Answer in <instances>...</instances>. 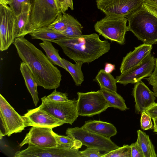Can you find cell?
Instances as JSON below:
<instances>
[{
  "mask_svg": "<svg viewBox=\"0 0 157 157\" xmlns=\"http://www.w3.org/2000/svg\"><path fill=\"white\" fill-rule=\"evenodd\" d=\"M17 54L33 74L38 86L56 89L62 80L60 71L42 52L24 36L15 38L13 43Z\"/></svg>",
  "mask_w": 157,
  "mask_h": 157,
  "instance_id": "6da1fadb",
  "label": "cell"
},
{
  "mask_svg": "<svg viewBox=\"0 0 157 157\" xmlns=\"http://www.w3.org/2000/svg\"><path fill=\"white\" fill-rule=\"evenodd\" d=\"M51 42L60 46L69 58L75 62L83 63L93 62L108 52L110 48L109 42L101 40L96 33L64 37Z\"/></svg>",
  "mask_w": 157,
  "mask_h": 157,
  "instance_id": "7a4b0ae2",
  "label": "cell"
},
{
  "mask_svg": "<svg viewBox=\"0 0 157 157\" xmlns=\"http://www.w3.org/2000/svg\"><path fill=\"white\" fill-rule=\"evenodd\" d=\"M128 31L133 33L143 44H157V17L143 6L126 17Z\"/></svg>",
  "mask_w": 157,
  "mask_h": 157,
  "instance_id": "3957f363",
  "label": "cell"
},
{
  "mask_svg": "<svg viewBox=\"0 0 157 157\" xmlns=\"http://www.w3.org/2000/svg\"><path fill=\"white\" fill-rule=\"evenodd\" d=\"M61 13L56 0H34L29 18L31 33L38 28L48 26Z\"/></svg>",
  "mask_w": 157,
  "mask_h": 157,
  "instance_id": "277c9868",
  "label": "cell"
},
{
  "mask_svg": "<svg viewBox=\"0 0 157 157\" xmlns=\"http://www.w3.org/2000/svg\"><path fill=\"white\" fill-rule=\"evenodd\" d=\"M127 21L125 17L106 15L95 23L94 30L105 39L123 45L125 33L128 31Z\"/></svg>",
  "mask_w": 157,
  "mask_h": 157,
  "instance_id": "5b68a950",
  "label": "cell"
},
{
  "mask_svg": "<svg viewBox=\"0 0 157 157\" xmlns=\"http://www.w3.org/2000/svg\"><path fill=\"white\" fill-rule=\"evenodd\" d=\"M42 103L39 109L50 114L64 123L72 124L79 115L77 108V100L65 101H55L45 96L41 98Z\"/></svg>",
  "mask_w": 157,
  "mask_h": 157,
  "instance_id": "8992f818",
  "label": "cell"
},
{
  "mask_svg": "<svg viewBox=\"0 0 157 157\" xmlns=\"http://www.w3.org/2000/svg\"><path fill=\"white\" fill-rule=\"evenodd\" d=\"M77 108L79 116L91 117L105 111L109 105L100 90L78 92Z\"/></svg>",
  "mask_w": 157,
  "mask_h": 157,
  "instance_id": "52a82bcc",
  "label": "cell"
},
{
  "mask_svg": "<svg viewBox=\"0 0 157 157\" xmlns=\"http://www.w3.org/2000/svg\"><path fill=\"white\" fill-rule=\"evenodd\" d=\"M66 134L79 140L82 145L100 151L108 152L119 147L111 139L86 131L82 127L68 128L66 130Z\"/></svg>",
  "mask_w": 157,
  "mask_h": 157,
  "instance_id": "ba28073f",
  "label": "cell"
},
{
  "mask_svg": "<svg viewBox=\"0 0 157 157\" xmlns=\"http://www.w3.org/2000/svg\"><path fill=\"white\" fill-rule=\"evenodd\" d=\"M146 0H96L98 9L106 15L126 17L142 6Z\"/></svg>",
  "mask_w": 157,
  "mask_h": 157,
  "instance_id": "9c48e42d",
  "label": "cell"
},
{
  "mask_svg": "<svg viewBox=\"0 0 157 157\" xmlns=\"http://www.w3.org/2000/svg\"><path fill=\"white\" fill-rule=\"evenodd\" d=\"M16 16L8 5L0 4V50H7L13 43L14 29Z\"/></svg>",
  "mask_w": 157,
  "mask_h": 157,
  "instance_id": "30bf717a",
  "label": "cell"
},
{
  "mask_svg": "<svg viewBox=\"0 0 157 157\" xmlns=\"http://www.w3.org/2000/svg\"><path fill=\"white\" fill-rule=\"evenodd\" d=\"M155 59L154 56L150 54L140 64L117 76V83L126 85L130 83H136L149 77L155 68Z\"/></svg>",
  "mask_w": 157,
  "mask_h": 157,
  "instance_id": "8fae6325",
  "label": "cell"
},
{
  "mask_svg": "<svg viewBox=\"0 0 157 157\" xmlns=\"http://www.w3.org/2000/svg\"><path fill=\"white\" fill-rule=\"evenodd\" d=\"M15 157H82L78 150L59 147H40L29 145L24 150L16 152Z\"/></svg>",
  "mask_w": 157,
  "mask_h": 157,
  "instance_id": "7c38bea8",
  "label": "cell"
},
{
  "mask_svg": "<svg viewBox=\"0 0 157 157\" xmlns=\"http://www.w3.org/2000/svg\"><path fill=\"white\" fill-rule=\"evenodd\" d=\"M52 128L32 126L20 144L21 147L25 144L40 147H57Z\"/></svg>",
  "mask_w": 157,
  "mask_h": 157,
  "instance_id": "4fadbf2b",
  "label": "cell"
},
{
  "mask_svg": "<svg viewBox=\"0 0 157 157\" xmlns=\"http://www.w3.org/2000/svg\"><path fill=\"white\" fill-rule=\"evenodd\" d=\"M0 114L5 122L8 131L7 136L21 132L25 127V121L9 104L4 98L0 95Z\"/></svg>",
  "mask_w": 157,
  "mask_h": 157,
  "instance_id": "5bb4252c",
  "label": "cell"
},
{
  "mask_svg": "<svg viewBox=\"0 0 157 157\" xmlns=\"http://www.w3.org/2000/svg\"><path fill=\"white\" fill-rule=\"evenodd\" d=\"M22 116L25 121L26 127L36 126L53 128L64 124L38 107L28 110Z\"/></svg>",
  "mask_w": 157,
  "mask_h": 157,
  "instance_id": "9a60e30c",
  "label": "cell"
},
{
  "mask_svg": "<svg viewBox=\"0 0 157 157\" xmlns=\"http://www.w3.org/2000/svg\"><path fill=\"white\" fill-rule=\"evenodd\" d=\"M132 94L135 99L136 113L141 114L155 103V97L153 92L141 80L135 83Z\"/></svg>",
  "mask_w": 157,
  "mask_h": 157,
  "instance_id": "2e32d148",
  "label": "cell"
},
{
  "mask_svg": "<svg viewBox=\"0 0 157 157\" xmlns=\"http://www.w3.org/2000/svg\"><path fill=\"white\" fill-rule=\"evenodd\" d=\"M152 45L145 44L135 47L127 53L122 59L120 70L123 73L140 64L151 53Z\"/></svg>",
  "mask_w": 157,
  "mask_h": 157,
  "instance_id": "e0dca14e",
  "label": "cell"
},
{
  "mask_svg": "<svg viewBox=\"0 0 157 157\" xmlns=\"http://www.w3.org/2000/svg\"><path fill=\"white\" fill-rule=\"evenodd\" d=\"M31 7V5L29 3H24L21 12L16 16L14 29L15 38L24 37L31 33L29 25Z\"/></svg>",
  "mask_w": 157,
  "mask_h": 157,
  "instance_id": "ac0fdd59",
  "label": "cell"
},
{
  "mask_svg": "<svg viewBox=\"0 0 157 157\" xmlns=\"http://www.w3.org/2000/svg\"><path fill=\"white\" fill-rule=\"evenodd\" d=\"M84 129L108 139L116 135V128L112 124L95 120H89L85 122L82 127Z\"/></svg>",
  "mask_w": 157,
  "mask_h": 157,
  "instance_id": "d6986e66",
  "label": "cell"
},
{
  "mask_svg": "<svg viewBox=\"0 0 157 157\" xmlns=\"http://www.w3.org/2000/svg\"><path fill=\"white\" fill-rule=\"evenodd\" d=\"M20 69L26 86L36 106L39 101L37 90V83L33 74L25 63L23 62L21 63Z\"/></svg>",
  "mask_w": 157,
  "mask_h": 157,
  "instance_id": "ffe728a7",
  "label": "cell"
},
{
  "mask_svg": "<svg viewBox=\"0 0 157 157\" xmlns=\"http://www.w3.org/2000/svg\"><path fill=\"white\" fill-rule=\"evenodd\" d=\"M32 39L41 40L43 41H51L66 37L62 33L49 29L48 26L37 29L29 34Z\"/></svg>",
  "mask_w": 157,
  "mask_h": 157,
  "instance_id": "44dd1931",
  "label": "cell"
},
{
  "mask_svg": "<svg viewBox=\"0 0 157 157\" xmlns=\"http://www.w3.org/2000/svg\"><path fill=\"white\" fill-rule=\"evenodd\" d=\"M100 90L105 98L109 107L117 109L121 111H125L128 109L125 104L124 98L117 92L104 89Z\"/></svg>",
  "mask_w": 157,
  "mask_h": 157,
  "instance_id": "7402d4cb",
  "label": "cell"
},
{
  "mask_svg": "<svg viewBox=\"0 0 157 157\" xmlns=\"http://www.w3.org/2000/svg\"><path fill=\"white\" fill-rule=\"evenodd\" d=\"M136 142L140 147L144 157H156L155 148L148 135L140 130L137 131Z\"/></svg>",
  "mask_w": 157,
  "mask_h": 157,
  "instance_id": "603a6c76",
  "label": "cell"
},
{
  "mask_svg": "<svg viewBox=\"0 0 157 157\" xmlns=\"http://www.w3.org/2000/svg\"><path fill=\"white\" fill-rule=\"evenodd\" d=\"M52 42L51 41H43L39 44L45 51L48 59L53 64L59 66L67 71L62 60V58L59 56V50L54 47Z\"/></svg>",
  "mask_w": 157,
  "mask_h": 157,
  "instance_id": "cb8c5ba5",
  "label": "cell"
},
{
  "mask_svg": "<svg viewBox=\"0 0 157 157\" xmlns=\"http://www.w3.org/2000/svg\"><path fill=\"white\" fill-rule=\"evenodd\" d=\"M94 80L98 83L100 89H104L117 92L116 78L110 73L106 72L104 70L101 69L99 71Z\"/></svg>",
  "mask_w": 157,
  "mask_h": 157,
  "instance_id": "d4e9b609",
  "label": "cell"
},
{
  "mask_svg": "<svg viewBox=\"0 0 157 157\" xmlns=\"http://www.w3.org/2000/svg\"><path fill=\"white\" fill-rule=\"evenodd\" d=\"M62 60L67 69V71L71 76L75 85L80 86L84 80V76L82 70L83 63L76 62L74 64L63 58H62Z\"/></svg>",
  "mask_w": 157,
  "mask_h": 157,
  "instance_id": "484cf974",
  "label": "cell"
},
{
  "mask_svg": "<svg viewBox=\"0 0 157 157\" xmlns=\"http://www.w3.org/2000/svg\"><path fill=\"white\" fill-rule=\"evenodd\" d=\"M53 134L55 138L57 147L78 150L83 145L80 141L69 136L59 135L54 132Z\"/></svg>",
  "mask_w": 157,
  "mask_h": 157,
  "instance_id": "4316f807",
  "label": "cell"
},
{
  "mask_svg": "<svg viewBox=\"0 0 157 157\" xmlns=\"http://www.w3.org/2000/svg\"><path fill=\"white\" fill-rule=\"evenodd\" d=\"M73 17L65 13H60L48 27L49 29L62 33L65 30Z\"/></svg>",
  "mask_w": 157,
  "mask_h": 157,
  "instance_id": "83f0119b",
  "label": "cell"
},
{
  "mask_svg": "<svg viewBox=\"0 0 157 157\" xmlns=\"http://www.w3.org/2000/svg\"><path fill=\"white\" fill-rule=\"evenodd\" d=\"M83 27L73 17L65 30L62 33L66 37L72 38L82 35Z\"/></svg>",
  "mask_w": 157,
  "mask_h": 157,
  "instance_id": "f1b7e54d",
  "label": "cell"
},
{
  "mask_svg": "<svg viewBox=\"0 0 157 157\" xmlns=\"http://www.w3.org/2000/svg\"><path fill=\"white\" fill-rule=\"evenodd\" d=\"M102 157H131L130 146L124 144L110 151L105 152Z\"/></svg>",
  "mask_w": 157,
  "mask_h": 157,
  "instance_id": "f546056e",
  "label": "cell"
},
{
  "mask_svg": "<svg viewBox=\"0 0 157 157\" xmlns=\"http://www.w3.org/2000/svg\"><path fill=\"white\" fill-rule=\"evenodd\" d=\"M33 1L34 0H12V3L9 5V6L17 16L21 12L24 3H29L32 6Z\"/></svg>",
  "mask_w": 157,
  "mask_h": 157,
  "instance_id": "4dcf8cb0",
  "label": "cell"
},
{
  "mask_svg": "<svg viewBox=\"0 0 157 157\" xmlns=\"http://www.w3.org/2000/svg\"><path fill=\"white\" fill-rule=\"evenodd\" d=\"M146 79L152 86L154 95L155 97H157V58L155 59V66L153 71Z\"/></svg>",
  "mask_w": 157,
  "mask_h": 157,
  "instance_id": "1f68e13d",
  "label": "cell"
},
{
  "mask_svg": "<svg viewBox=\"0 0 157 157\" xmlns=\"http://www.w3.org/2000/svg\"><path fill=\"white\" fill-rule=\"evenodd\" d=\"M151 117L145 111L141 113L140 118V127L144 130L153 128V125Z\"/></svg>",
  "mask_w": 157,
  "mask_h": 157,
  "instance_id": "d6a6232c",
  "label": "cell"
},
{
  "mask_svg": "<svg viewBox=\"0 0 157 157\" xmlns=\"http://www.w3.org/2000/svg\"><path fill=\"white\" fill-rule=\"evenodd\" d=\"M47 97L48 99L55 101H65L69 100L67 94L57 91L56 89Z\"/></svg>",
  "mask_w": 157,
  "mask_h": 157,
  "instance_id": "836d02e7",
  "label": "cell"
},
{
  "mask_svg": "<svg viewBox=\"0 0 157 157\" xmlns=\"http://www.w3.org/2000/svg\"><path fill=\"white\" fill-rule=\"evenodd\" d=\"M82 157H102L103 154L100 153L98 150L87 147L85 150L80 151Z\"/></svg>",
  "mask_w": 157,
  "mask_h": 157,
  "instance_id": "e575fe53",
  "label": "cell"
},
{
  "mask_svg": "<svg viewBox=\"0 0 157 157\" xmlns=\"http://www.w3.org/2000/svg\"><path fill=\"white\" fill-rule=\"evenodd\" d=\"M131 157H144L143 152L138 144L136 142L130 145Z\"/></svg>",
  "mask_w": 157,
  "mask_h": 157,
  "instance_id": "d590c367",
  "label": "cell"
},
{
  "mask_svg": "<svg viewBox=\"0 0 157 157\" xmlns=\"http://www.w3.org/2000/svg\"><path fill=\"white\" fill-rule=\"evenodd\" d=\"M147 10L157 17V3L146 0L143 5Z\"/></svg>",
  "mask_w": 157,
  "mask_h": 157,
  "instance_id": "8d00e7d4",
  "label": "cell"
},
{
  "mask_svg": "<svg viewBox=\"0 0 157 157\" xmlns=\"http://www.w3.org/2000/svg\"><path fill=\"white\" fill-rule=\"evenodd\" d=\"M145 112L149 115L152 119L157 117V103L155 102Z\"/></svg>",
  "mask_w": 157,
  "mask_h": 157,
  "instance_id": "74e56055",
  "label": "cell"
},
{
  "mask_svg": "<svg viewBox=\"0 0 157 157\" xmlns=\"http://www.w3.org/2000/svg\"><path fill=\"white\" fill-rule=\"evenodd\" d=\"M0 139H1L2 138L6 135L7 136L8 131L6 125L4 121V120L2 116L0 114Z\"/></svg>",
  "mask_w": 157,
  "mask_h": 157,
  "instance_id": "f35d334b",
  "label": "cell"
},
{
  "mask_svg": "<svg viewBox=\"0 0 157 157\" xmlns=\"http://www.w3.org/2000/svg\"><path fill=\"white\" fill-rule=\"evenodd\" d=\"M115 69V66L110 63H106L105 68V71L107 73H110Z\"/></svg>",
  "mask_w": 157,
  "mask_h": 157,
  "instance_id": "ab89813d",
  "label": "cell"
},
{
  "mask_svg": "<svg viewBox=\"0 0 157 157\" xmlns=\"http://www.w3.org/2000/svg\"><path fill=\"white\" fill-rule=\"evenodd\" d=\"M66 0H56L58 6L62 13V10Z\"/></svg>",
  "mask_w": 157,
  "mask_h": 157,
  "instance_id": "60d3db41",
  "label": "cell"
},
{
  "mask_svg": "<svg viewBox=\"0 0 157 157\" xmlns=\"http://www.w3.org/2000/svg\"><path fill=\"white\" fill-rule=\"evenodd\" d=\"M12 2V0H0V4L4 6H7L8 5L10 4Z\"/></svg>",
  "mask_w": 157,
  "mask_h": 157,
  "instance_id": "b9f144b4",
  "label": "cell"
},
{
  "mask_svg": "<svg viewBox=\"0 0 157 157\" xmlns=\"http://www.w3.org/2000/svg\"><path fill=\"white\" fill-rule=\"evenodd\" d=\"M152 120L154 123L153 131L157 133V117L154 118Z\"/></svg>",
  "mask_w": 157,
  "mask_h": 157,
  "instance_id": "7bdbcfd3",
  "label": "cell"
},
{
  "mask_svg": "<svg viewBox=\"0 0 157 157\" xmlns=\"http://www.w3.org/2000/svg\"><path fill=\"white\" fill-rule=\"evenodd\" d=\"M146 0L152 1V2H154L157 3V0Z\"/></svg>",
  "mask_w": 157,
  "mask_h": 157,
  "instance_id": "ee69618b",
  "label": "cell"
}]
</instances>
